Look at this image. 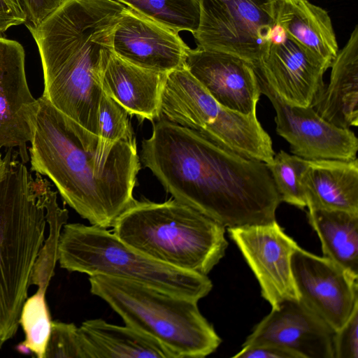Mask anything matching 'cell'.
<instances>
[{"label":"cell","mask_w":358,"mask_h":358,"mask_svg":"<svg viewBox=\"0 0 358 358\" xmlns=\"http://www.w3.org/2000/svg\"><path fill=\"white\" fill-rule=\"evenodd\" d=\"M140 159L173 199L225 228L275 220L281 200L266 164L197 131L158 118Z\"/></svg>","instance_id":"cell-1"},{"label":"cell","mask_w":358,"mask_h":358,"mask_svg":"<svg viewBox=\"0 0 358 358\" xmlns=\"http://www.w3.org/2000/svg\"><path fill=\"white\" fill-rule=\"evenodd\" d=\"M29 148L31 170L47 176L91 225L113 227L134 202L141 169L136 142L109 143L37 99Z\"/></svg>","instance_id":"cell-2"},{"label":"cell","mask_w":358,"mask_h":358,"mask_svg":"<svg viewBox=\"0 0 358 358\" xmlns=\"http://www.w3.org/2000/svg\"><path fill=\"white\" fill-rule=\"evenodd\" d=\"M125 7L115 0H65L29 30L41 59L42 96L96 136L101 67L113 52L115 29Z\"/></svg>","instance_id":"cell-3"},{"label":"cell","mask_w":358,"mask_h":358,"mask_svg":"<svg viewBox=\"0 0 358 358\" xmlns=\"http://www.w3.org/2000/svg\"><path fill=\"white\" fill-rule=\"evenodd\" d=\"M18 156L8 149L0 177V348L18 330L48 224L50 183L38 173L34 180Z\"/></svg>","instance_id":"cell-4"},{"label":"cell","mask_w":358,"mask_h":358,"mask_svg":"<svg viewBox=\"0 0 358 358\" xmlns=\"http://www.w3.org/2000/svg\"><path fill=\"white\" fill-rule=\"evenodd\" d=\"M113 234L164 264L207 275L224 256L225 227L177 200H134L119 216Z\"/></svg>","instance_id":"cell-5"},{"label":"cell","mask_w":358,"mask_h":358,"mask_svg":"<svg viewBox=\"0 0 358 358\" xmlns=\"http://www.w3.org/2000/svg\"><path fill=\"white\" fill-rule=\"evenodd\" d=\"M89 282L91 293L106 302L126 325L158 341L173 358L205 357L222 342L196 301L108 275H90Z\"/></svg>","instance_id":"cell-6"},{"label":"cell","mask_w":358,"mask_h":358,"mask_svg":"<svg viewBox=\"0 0 358 358\" xmlns=\"http://www.w3.org/2000/svg\"><path fill=\"white\" fill-rule=\"evenodd\" d=\"M58 262L70 272L125 279L196 301L213 288L207 275L155 261L124 243L113 231L94 225H64Z\"/></svg>","instance_id":"cell-7"},{"label":"cell","mask_w":358,"mask_h":358,"mask_svg":"<svg viewBox=\"0 0 358 358\" xmlns=\"http://www.w3.org/2000/svg\"><path fill=\"white\" fill-rule=\"evenodd\" d=\"M272 0H199L201 15L192 34L198 48L222 51L254 64L275 25Z\"/></svg>","instance_id":"cell-8"},{"label":"cell","mask_w":358,"mask_h":358,"mask_svg":"<svg viewBox=\"0 0 358 358\" xmlns=\"http://www.w3.org/2000/svg\"><path fill=\"white\" fill-rule=\"evenodd\" d=\"M254 70L262 94L275 110L277 134L288 142L292 154L306 160L357 159L358 139L353 131L334 126L313 108L287 103Z\"/></svg>","instance_id":"cell-9"},{"label":"cell","mask_w":358,"mask_h":358,"mask_svg":"<svg viewBox=\"0 0 358 358\" xmlns=\"http://www.w3.org/2000/svg\"><path fill=\"white\" fill-rule=\"evenodd\" d=\"M227 229L272 308L285 300H299L292 269V257L299 246L276 220Z\"/></svg>","instance_id":"cell-10"},{"label":"cell","mask_w":358,"mask_h":358,"mask_svg":"<svg viewBox=\"0 0 358 358\" xmlns=\"http://www.w3.org/2000/svg\"><path fill=\"white\" fill-rule=\"evenodd\" d=\"M292 269L299 301L334 331L358 306V275L299 247Z\"/></svg>","instance_id":"cell-11"},{"label":"cell","mask_w":358,"mask_h":358,"mask_svg":"<svg viewBox=\"0 0 358 358\" xmlns=\"http://www.w3.org/2000/svg\"><path fill=\"white\" fill-rule=\"evenodd\" d=\"M252 64L289 104L314 108L324 91L327 69L287 36L281 41H268Z\"/></svg>","instance_id":"cell-12"},{"label":"cell","mask_w":358,"mask_h":358,"mask_svg":"<svg viewBox=\"0 0 358 358\" xmlns=\"http://www.w3.org/2000/svg\"><path fill=\"white\" fill-rule=\"evenodd\" d=\"M184 66L222 106L245 115L256 113L262 92L250 62L197 47L188 50Z\"/></svg>","instance_id":"cell-13"},{"label":"cell","mask_w":358,"mask_h":358,"mask_svg":"<svg viewBox=\"0 0 358 358\" xmlns=\"http://www.w3.org/2000/svg\"><path fill=\"white\" fill-rule=\"evenodd\" d=\"M36 102L27 80L22 45L0 36V150L17 148L24 164Z\"/></svg>","instance_id":"cell-14"},{"label":"cell","mask_w":358,"mask_h":358,"mask_svg":"<svg viewBox=\"0 0 358 358\" xmlns=\"http://www.w3.org/2000/svg\"><path fill=\"white\" fill-rule=\"evenodd\" d=\"M334 333L299 300H285L255 325L242 346L271 343L299 358H334Z\"/></svg>","instance_id":"cell-15"},{"label":"cell","mask_w":358,"mask_h":358,"mask_svg":"<svg viewBox=\"0 0 358 358\" xmlns=\"http://www.w3.org/2000/svg\"><path fill=\"white\" fill-rule=\"evenodd\" d=\"M189 49L178 33L127 6L113 36L115 55L134 65L159 73L183 66Z\"/></svg>","instance_id":"cell-16"},{"label":"cell","mask_w":358,"mask_h":358,"mask_svg":"<svg viewBox=\"0 0 358 358\" xmlns=\"http://www.w3.org/2000/svg\"><path fill=\"white\" fill-rule=\"evenodd\" d=\"M166 74L134 65L113 51L103 62L100 82L103 92L130 115L153 121L159 117Z\"/></svg>","instance_id":"cell-17"},{"label":"cell","mask_w":358,"mask_h":358,"mask_svg":"<svg viewBox=\"0 0 358 358\" xmlns=\"http://www.w3.org/2000/svg\"><path fill=\"white\" fill-rule=\"evenodd\" d=\"M275 24L327 69L338 52L328 13L308 0H272Z\"/></svg>","instance_id":"cell-18"},{"label":"cell","mask_w":358,"mask_h":358,"mask_svg":"<svg viewBox=\"0 0 358 358\" xmlns=\"http://www.w3.org/2000/svg\"><path fill=\"white\" fill-rule=\"evenodd\" d=\"M306 206L358 213V160H308L301 177Z\"/></svg>","instance_id":"cell-19"},{"label":"cell","mask_w":358,"mask_h":358,"mask_svg":"<svg viewBox=\"0 0 358 358\" xmlns=\"http://www.w3.org/2000/svg\"><path fill=\"white\" fill-rule=\"evenodd\" d=\"M222 108L184 66L166 73L159 118L201 134L216 121Z\"/></svg>","instance_id":"cell-20"},{"label":"cell","mask_w":358,"mask_h":358,"mask_svg":"<svg viewBox=\"0 0 358 358\" xmlns=\"http://www.w3.org/2000/svg\"><path fill=\"white\" fill-rule=\"evenodd\" d=\"M329 85L313 108L324 120L341 129L358 125V27L331 65Z\"/></svg>","instance_id":"cell-21"},{"label":"cell","mask_w":358,"mask_h":358,"mask_svg":"<svg viewBox=\"0 0 358 358\" xmlns=\"http://www.w3.org/2000/svg\"><path fill=\"white\" fill-rule=\"evenodd\" d=\"M85 358H173L158 341L131 327L88 320L78 327Z\"/></svg>","instance_id":"cell-22"},{"label":"cell","mask_w":358,"mask_h":358,"mask_svg":"<svg viewBox=\"0 0 358 358\" xmlns=\"http://www.w3.org/2000/svg\"><path fill=\"white\" fill-rule=\"evenodd\" d=\"M308 208V222L320 240L323 257L358 275V213Z\"/></svg>","instance_id":"cell-23"},{"label":"cell","mask_w":358,"mask_h":358,"mask_svg":"<svg viewBox=\"0 0 358 358\" xmlns=\"http://www.w3.org/2000/svg\"><path fill=\"white\" fill-rule=\"evenodd\" d=\"M178 33L194 34L200 22L199 0H115Z\"/></svg>","instance_id":"cell-24"},{"label":"cell","mask_w":358,"mask_h":358,"mask_svg":"<svg viewBox=\"0 0 358 358\" xmlns=\"http://www.w3.org/2000/svg\"><path fill=\"white\" fill-rule=\"evenodd\" d=\"M52 322L45 294L37 292L24 303L20 317L25 339L18 349L29 351L36 357L44 358L51 333Z\"/></svg>","instance_id":"cell-25"},{"label":"cell","mask_w":358,"mask_h":358,"mask_svg":"<svg viewBox=\"0 0 358 358\" xmlns=\"http://www.w3.org/2000/svg\"><path fill=\"white\" fill-rule=\"evenodd\" d=\"M306 159L280 150L266 164L279 194L281 202H286L301 209L306 206V196L301 184V174L307 164Z\"/></svg>","instance_id":"cell-26"},{"label":"cell","mask_w":358,"mask_h":358,"mask_svg":"<svg viewBox=\"0 0 358 358\" xmlns=\"http://www.w3.org/2000/svg\"><path fill=\"white\" fill-rule=\"evenodd\" d=\"M127 111L103 92L98 116L99 138L106 142H136Z\"/></svg>","instance_id":"cell-27"},{"label":"cell","mask_w":358,"mask_h":358,"mask_svg":"<svg viewBox=\"0 0 358 358\" xmlns=\"http://www.w3.org/2000/svg\"><path fill=\"white\" fill-rule=\"evenodd\" d=\"M85 358L78 327L71 323L52 322L44 358Z\"/></svg>","instance_id":"cell-28"},{"label":"cell","mask_w":358,"mask_h":358,"mask_svg":"<svg viewBox=\"0 0 358 358\" xmlns=\"http://www.w3.org/2000/svg\"><path fill=\"white\" fill-rule=\"evenodd\" d=\"M334 358H358V306L333 335Z\"/></svg>","instance_id":"cell-29"},{"label":"cell","mask_w":358,"mask_h":358,"mask_svg":"<svg viewBox=\"0 0 358 358\" xmlns=\"http://www.w3.org/2000/svg\"><path fill=\"white\" fill-rule=\"evenodd\" d=\"M29 30L38 27L53 13L65 0H16Z\"/></svg>","instance_id":"cell-30"},{"label":"cell","mask_w":358,"mask_h":358,"mask_svg":"<svg viewBox=\"0 0 358 358\" xmlns=\"http://www.w3.org/2000/svg\"><path fill=\"white\" fill-rule=\"evenodd\" d=\"M234 358H299L292 351L271 343L242 346Z\"/></svg>","instance_id":"cell-31"},{"label":"cell","mask_w":358,"mask_h":358,"mask_svg":"<svg viewBox=\"0 0 358 358\" xmlns=\"http://www.w3.org/2000/svg\"><path fill=\"white\" fill-rule=\"evenodd\" d=\"M24 21L16 0H0V36L10 27L24 24Z\"/></svg>","instance_id":"cell-32"},{"label":"cell","mask_w":358,"mask_h":358,"mask_svg":"<svg viewBox=\"0 0 358 358\" xmlns=\"http://www.w3.org/2000/svg\"><path fill=\"white\" fill-rule=\"evenodd\" d=\"M7 159L6 155L4 157L0 154V177L4 173L6 170Z\"/></svg>","instance_id":"cell-33"}]
</instances>
